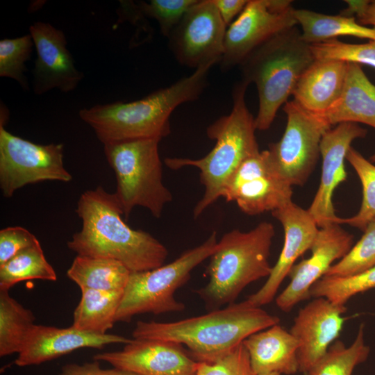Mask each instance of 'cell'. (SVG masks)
Returning <instances> with one entry per match:
<instances>
[{"instance_id":"cell-1","label":"cell","mask_w":375,"mask_h":375,"mask_svg":"<svg viewBox=\"0 0 375 375\" xmlns=\"http://www.w3.org/2000/svg\"><path fill=\"white\" fill-rule=\"evenodd\" d=\"M76 212L82 219V228L73 235L67 247L78 256L113 259L131 272L164 265L167 248L149 233L126 224L115 193L101 186L87 190L81 195Z\"/></svg>"},{"instance_id":"cell-2","label":"cell","mask_w":375,"mask_h":375,"mask_svg":"<svg viewBox=\"0 0 375 375\" xmlns=\"http://www.w3.org/2000/svg\"><path fill=\"white\" fill-rule=\"evenodd\" d=\"M214 65L201 66L190 75L134 101H117L82 108L79 117L93 128L103 144L144 138L162 140L171 132L169 118L172 112L178 106L201 96Z\"/></svg>"},{"instance_id":"cell-3","label":"cell","mask_w":375,"mask_h":375,"mask_svg":"<svg viewBox=\"0 0 375 375\" xmlns=\"http://www.w3.org/2000/svg\"><path fill=\"white\" fill-rule=\"evenodd\" d=\"M279 322L261 307L243 301L175 322L138 321L132 336L184 344L197 362L211 363L227 356L251 335Z\"/></svg>"},{"instance_id":"cell-4","label":"cell","mask_w":375,"mask_h":375,"mask_svg":"<svg viewBox=\"0 0 375 375\" xmlns=\"http://www.w3.org/2000/svg\"><path fill=\"white\" fill-rule=\"evenodd\" d=\"M248 85L241 80L233 87L231 111L208 126V137L216 142L207 155L199 159H165L166 165L172 169L190 166L200 170V180L205 190L194 208V218L221 197L226 182L239 166L260 151L256 138L255 118L245 101Z\"/></svg>"},{"instance_id":"cell-5","label":"cell","mask_w":375,"mask_h":375,"mask_svg":"<svg viewBox=\"0 0 375 375\" xmlns=\"http://www.w3.org/2000/svg\"><path fill=\"white\" fill-rule=\"evenodd\" d=\"M315 60L310 44L302 40L296 26L259 46L239 65L242 81L257 88L256 129L266 131L271 126L278 109Z\"/></svg>"},{"instance_id":"cell-6","label":"cell","mask_w":375,"mask_h":375,"mask_svg":"<svg viewBox=\"0 0 375 375\" xmlns=\"http://www.w3.org/2000/svg\"><path fill=\"white\" fill-rule=\"evenodd\" d=\"M275 231L262 222L249 231L239 229L225 233L210 257L208 283L197 290L210 311L235 303L249 284L268 277L269 262Z\"/></svg>"},{"instance_id":"cell-7","label":"cell","mask_w":375,"mask_h":375,"mask_svg":"<svg viewBox=\"0 0 375 375\" xmlns=\"http://www.w3.org/2000/svg\"><path fill=\"white\" fill-rule=\"evenodd\" d=\"M160 138L125 140L103 144L107 161L117 179L115 192L128 219L135 206L148 209L160 217L165 206L172 200L162 183Z\"/></svg>"},{"instance_id":"cell-8","label":"cell","mask_w":375,"mask_h":375,"mask_svg":"<svg viewBox=\"0 0 375 375\" xmlns=\"http://www.w3.org/2000/svg\"><path fill=\"white\" fill-rule=\"evenodd\" d=\"M217 244V232L213 231L206 241L185 251L172 262L151 270L131 272L115 322H129L135 315L142 313L183 311L185 304L175 299V292L188 281L197 266L210 257Z\"/></svg>"},{"instance_id":"cell-9","label":"cell","mask_w":375,"mask_h":375,"mask_svg":"<svg viewBox=\"0 0 375 375\" xmlns=\"http://www.w3.org/2000/svg\"><path fill=\"white\" fill-rule=\"evenodd\" d=\"M287 123L283 136L267 149L273 167L291 186L303 185L317 165L320 142L331 126L317 114L295 101L283 106Z\"/></svg>"},{"instance_id":"cell-10","label":"cell","mask_w":375,"mask_h":375,"mask_svg":"<svg viewBox=\"0 0 375 375\" xmlns=\"http://www.w3.org/2000/svg\"><path fill=\"white\" fill-rule=\"evenodd\" d=\"M0 122V188L10 198L23 186L44 181L69 182L62 144H38L12 135Z\"/></svg>"},{"instance_id":"cell-11","label":"cell","mask_w":375,"mask_h":375,"mask_svg":"<svg viewBox=\"0 0 375 375\" xmlns=\"http://www.w3.org/2000/svg\"><path fill=\"white\" fill-rule=\"evenodd\" d=\"M290 0H248L226 30L220 69L227 72L259 46L297 25Z\"/></svg>"},{"instance_id":"cell-12","label":"cell","mask_w":375,"mask_h":375,"mask_svg":"<svg viewBox=\"0 0 375 375\" xmlns=\"http://www.w3.org/2000/svg\"><path fill=\"white\" fill-rule=\"evenodd\" d=\"M273 167L267 150L247 158L226 182L221 197L247 215L273 212L292 201V189Z\"/></svg>"},{"instance_id":"cell-13","label":"cell","mask_w":375,"mask_h":375,"mask_svg":"<svg viewBox=\"0 0 375 375\" xmlns=\"http://www.w3.org/2000/svg\"><path fill=\"white\" fill-rule=\"evenodd\" d=\"M226 27L212 0H198L167 38L169 47L181 65L197 69L219 64Z\"/></svg>"},{"instance_id":"cell-14","label":"cell","mask_w":375,"mask_h":375,"mask_svg":"<svg viewBox=\"0 0 375 375\" xmlns=\"http://www.w3.org/2000/svg\"><path fill=\"white\" fill-rule=\"evenodd\" d=\"M353 242V235L338 224L320 228L310 249V256L290 270L289 284L276 298L278 308L288 312L299 302L311 298L312 286L326 274L334 261L349 251Z\"/></svg>"},{"instance_id":"cell-15","label":"cell","mask_w":375,"mask_h":375,"mask_svg":"<svg viewBox=\"0 0 375 375\" xmlns=\"http://www.w3.org/2000/svg\"><path fill=\"white\" fill-rule=\"evenodd\" d=\"M272 214L283 228L284 242L278 258L272 267L265 284L245 300L254 307L269 304L274 299L279 287L289 275L295 261L306 251L310 250L319 230L308 210L292 201L272 212Z\"/></svg>"},{"instance_id":"cell-16","label":"cell","mask_w":375,"mask_h":375,"mask_svg":"<svg viewBox=\"0 0 375 375\" xmlns=\"http://www.w3.org/2000/svg\"><path fill=\"white\" fill-rule=\"evenodd\" d=\"M93 360L140 375H197V362L183 345L157 339H132L122 350L95 354Z\"/></svg>"},{"instance_id":"cell-17","label":"cell","mask_w":375,"mask_h":375,"mask_svg":"<svg viewBox=\"0 0 375 375\" xmlns=\"http://www.w3.org/2000/svg\"><path fill=\"white\" fill-rule=\"evenodd\" d=\"M367 131L358 124L345 122L326 131L320 142L322 158L318 190L308 209L320 228L338 224L333 196L335 188L347 179L344 160L353 140L366 137Z\"/></svg>"},{"instance_id":"cell-18","label":"cell","mask_w":375,"mask_h":375,"mask_svg":"<svg viewBox=\"0 0 375 375\" xmlns=\"http://www.w3.org/2000/svg\"><path fill=\"white\" fill-rule=\"evenodd\" d=\"M36 50L33 92L41 95L52 89L74 90L84 77L67 48L65 33L49 23L37 22L29 27Z\"/></svg>"},{"instance_id":"cell-19","label":"cell","mask_w":375,"mask_h":375,"mask_svg":"<svg viewBox=\"0 0 375 375\" xmlns=\"http://www.w3.org/2000/svg\"><path fill=\"white\" fill-rule=\"evenodd\" d=\"M345 306L317 297L299 310L290 332L299 342V372L305 374L340 336L347 319Z\"/></svg>"},{"instance_id":"cell-20","label":"cell","mask_w":375,"mask_h":375,"mask_svg":"<svg viewBox=\"0 0 375 375\" xmlns=\"http://www.w3.org/2000/svg\"><path fill=\"white\" fill-rule=\"evenodd\" d=\"M131 340L117 335L83 331L72 326L58 328L35 324L15 364L19 367L40 365L81 348L102 349L108 344H126Z\"/></svg>"},{"instance_id":"cell-21","label":"cell","mask_w":375,"mask_h":375,"mask_svg":"<svg viewBox=\"0 0 375 375\" xmlns=\"http://www.w3.org/2000/svg\"><path fill=\"white\" fill-rule=\"evenodd\" d=\"M242 344L248 352L254 375H291L299 372V342L279 324L251 335Z\"/></svg>"},{"instance_id":"cell-22","label":"cell","mask_w":375,"mask_h":375,"mask_svg":"<svg viewBox=\"0 0 375 375\" xmlns=\"http://www.w3.org/2000/svg\"><path fill=\"white\" fill-rule=\"evenodd\" d=\"M347 68L342 60L315 59L299 78L294 101L310 112L324 114L340 98Z\"/></svg>"},{"instance_id":"cell-23","label":"cell","mask_w":375,"mask_h":375,"mask_svg":"<svg viewBox=\"0 0 375 375\" xmlns=\"http://www.w3.org/2000/svg\"><path fill=\"white\" fill-rule=\"evenodd\" d=\"M331 127L341 123H361L375 128V85L360 65L347 62L345 82L338 101L319 115Z\"/></svg>"},{"instance_id":"cell-24","label":"cell","mask_w":375,"mask_h":375,"mask_svg":"<svg viewBox=\"0 0 375 375\" xmlns=\"http://www.w3.org/2000/svg\"><path fill=\"white\" fill-rule=\"evenodd\" d=\"M294 15L297 24L301 27V38L308 44L337 39L340 36L375 40V28L360 24L353 17H346L340 14L326 15L296 8Z\"/></svg>"},{"instance_id":"cell-25","label":"cell","mask_w":375,"mask_h":375,"mask_svg":"<svg viewBox=\"0 0 375 375\" xmlns=\"http://www.w3.org/2000/svg\"><path fill=\"white\" fill-rule=\"evenodd\" d=\"M81 297L74 310L72 326L95 334H107L115 317L124 290L103 291L81 289Z\"/></svg>"},{"instance_id":"cell-26","label":"cell","mask_w":375,"mask_h":375,"mask_svg":"<svg viewBox=\"0 0 375 375\" xmlns=\"http://www.w3.org/2000/svg\"><path fill=\"white\" fill-rule=\"evenodd\" d=\"M131 273L117 260L77 255L67 274L80 289L115 291L124 290Z\"/></svg>"},{"instance_id":"cell-27","label":"cell","mask_w":375,"mask_h":375,"mask_svg":"<svg viewBox=\"0 0 375 375\" xmlns=\"http://www.w3.org/2000/svg\"><path fill=\"white\" fill-rule=\"evenodd\" d=\"M0 290V356L19 353L32 329L35 316L8 292Z\"/></svg>"},{"instance_id":"cell-28","label":"cell","mask_w":375,"mask_h":375,"mask_svg":"<svg viewBox=\"0 0 375 375\" xmlns=\"http://www.w3.org/2000/svg\"><path fill=\"white\" fill-rule=\"evenodd\" d=\"M32 279L55 281L57 275L47 260L40 242L23 249L0 266V290Z\"/></svg>"},{"instance_id":"cell-29","label":"cell","mask_w":375,"mask_h":375,"mask_svg":"<svg viewBox=\"0 0 375 375\" xmlns=\"http://www.w3.org/2000/svg\"><path fill=\"white\" fill-rule=\"evenodd\" d=\"M369 352L365 343L364 324H361L349 347L341 340L335 341L306 375H352L356 367L366 361Z\"/></svg>"},{"instance_id":"cell-30","label":"cell","mask_w":375,"mask_h":375,"mask_svg":"<svg viewBox=\"0 0 375 375\" xmlns=\"http://www.w3.org/2000/svg\"><path fill=\"white\" fill-rule=\"evenodd\" d=\"M375 288V265L349 276H324L310 288L311 297H324L338 306H345L353 296Z\"/></svg>"},{"instance_id":"cell-31","label":"cell","mask_w":375,"mask_h":375,"mask_svg":"<svg viewBox=\"0 0 375 375\" xmlns=\"http://www.w3.org/2000/svg\"><path fill=\"white\" fill-rule=\"evenodd\" d=\"M346 160L356 172L362 189V199L356 215L340 217L338 224H347L362 231L375 219V165L352 147L349 149Z\"/></svg>"},{"instance_id":"cell-32","label":"cell","mask_w":375,"mask_h":375,"mask_svg":"<svg viewBox=\"0 0 375 375\" xmlns=\"http://www.w3.org/2000/svg\"><path fill=\"white\" fill-rule=\"evenodd\" d=\"M34 47L30 34L0 40V76L16 81L27 90L28 81L24 76L26 62L30 60Z\"/></svg>"},{"instance_id":"cell-33","label":"cell","mask_w":375,"mask_h":375,"mask_svg":"<svg viewBox=\"0 0 375 375\" xmlns=\"http://www.w3.org/2000/svg\"><path fill=\"white\" fill-rule=\"evenodd\" d=\"M375 265V219L371 221L357 243L324 276H349Z\"/></svg>"},{"instance_id":"cell-34","label":"cell","mask_w":375,"mask_h":375,"mask_svg":"<svg viewBox=\"0 0 375 375\" xmlns=\"http://www.w3.org/2000/svg\"><path fill=\"white\" fill-rule=\"evenodd\" d=\"M310 47L317 60H339L375 68V40L351 44L334 39L310 44Z\"/></svg>"},{"instance_id":"cell-35","label":"cell","mask_w":375,"mask_h":375,"mask_svg":"<svg viewBox=\"0 0 375 375\" xmlns=\"http://www.w3.org/2000/svg\"><path fill=\"white\" fill-rule=\"evenodd\" d=\"M198 0H151L140 1V9L145 17L154 19L161 33L168 38L188 10Z\"/></svg>"},{"instance_id":"cell-36","label":"cell","mask_w":375,"mask_h":375,"mask_svg":"<svg viewBox=\"0 0 375 375\" xmlns=\"http://www.w3.org/2000/svg\"><path fill=\"white\" fill-rule=\"evenodd\" d=\"M197 375H254L248 352L242 343L233 351L216 362H199Z\"/></svg>"},{"instance_id":"cell-37","label":"cell","mask_w":375,"mask_h":375,"mask_svg":"<svg viewBox=\"0 0 375 375\" xmlns=\"http://www.w3.org/2000/svg\"><path fill=\"white\" fill-rule=\"evenodd\" d=\"M39 242L37 238L21 226H9L0 231V266L19 252Z\"/></svg>"},{"instance_id":"cell-38","label":"cell","mask_w":375,"mask_h":375,"mask_svg":"<svg viewBox=\"0 0 375 375\" xmlns=\"http://www.w3.org/2000/svg\"><path fill=\"white\" fill-rule=\"evenodd\" d=\"M59 375H140L119 368L102 369L99 361L85 362L82 365L67 364L62 366Z\"/></svg>"},{"instance_id":"cell-39","label":"cell","mask_w":375,"mask_h":375,"mask_svg":"<svg viewBox=\"0 0 375 375\" xmlns=\"http://www.w3.org/2000/svg\"><path fill=\"white\" fill-rule=\"evenodd\" d=\"M247 1V0H212L226 26H229L233 22V19L240 14Z\"/></svg>"},{"instance_id":"cell-40","label":"cell","mask_w":375,"mask_h":375,"mask_svg":"<svg viewBox=\"0 0 375 375\" xmlns=\"http://www.w3.org/2000/svg\"><path fill=\"white\" fill-rule=\"evenodd\" d=\"M357 22L365 26L372 25L375 28V0L367 1L356 17Z\"/></svg>"},{"instance_id":"cell-41","label":"cell","mask_w":375,"mask_h":375,"mask_svg":"<svg viewBox=\"0 0 375 375\" xmlns=\"http://www.w3.org/2000/svg\"><path fill=\"white\" fill-rule=\"evenodd\" d=\"M370 161L373 163L375 162V153L370 157Z\"/></svg>"},{"instance_id":"cell-42","label":"cell","mask_w":375,"mask_h":375,"mask_svg":"<svg viewBox=\"0 0 375 375\" xmlns=\"http://www.w3.org/2000/svg\"><path fill=\"white\" fill-rule=\"evenodd\" d=\"M258 375H281L278 373H267V374H258Z\"/></svg>"}]
</instances>
